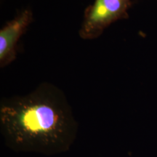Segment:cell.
Masks as SVG:
<instances>
[{"instance_id": "1", "label": "cell", "mask_w": 157, "mask_h": 157, "mask_svg": "<svg viewBox=\"0 0 157 157\" xmlns=\"http://www.w3.org/2000/svg\"><path fill=\"white\" fill-rule=\"evenodd\" d=\"M78 124L67 97L58 86L43 82L24 95L0 101V133L17 153L54 156L68 151Z\"/></svg>"}, {"instance_id": "2", "label": "cell", "mask_w": 157, "mask_h": 157, "mask_svg": "<svg viewBox=\"0 0 157 157\" xmlns=\"http://www.w3.org/2000/svg\"><path fill=\"white\" fill-rule=\"evenodd\" d=\"M132 0H95L84 12L78 35L84 40H93L103 34L110 25L128 18Z\"/></svg>"}, {"instance_id": "3", "label": "cell", "mask_w": 157, "mask_h": 157, "mask_svg": "<svg viewBox=\"0 0 157 157\" xmlns=\"http://www.w3.org/2000/svg\"><path fill=\"white\" fill-rule=\"evenodd\" d=\"M32 21V11L30 9H24L1 29L0 67L5 68L15 60L17 42Z\"/></svg>"}]
</instances>
